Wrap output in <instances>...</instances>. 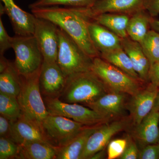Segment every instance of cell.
Returning a JSON list of instances; mask_svg holds the SVG:
<instances>
[{"mask_svg":"<svg viewBox=\"0 0 159 159\" xmlns=\"http://www.w3.org/2000/svg\"><path fill=\"white\" fill-rule=\"evenodd\" d=\"M31 10L36 17L49 20L65 31L91 58L100 57L90 37L88 23L90 19L81 8L55 6Z\"/></svg>","mask_w":159,"mask_h":159,"instance_id":"1","label":"cell"},{"mask_svg":"<svg viewBox=\"0 0 159 159\" xmlns=\"http://www.w3.org/2000/svg\"><path fill=\"white\" fill-rule=\"evenodd\" d=\"M109 92L97 74L90 70L68 77L65 87L58 98L64 102L85 106Z\"/></svg>","mask_w":159,"mask_h":159,"instance_id":"2","label":"cell"},{"mask_svg":"<svg viewBox=\"0 0 159 159\" xmlns=\"http://www.w3.org/2000/svg\"><path fill=\"white\" fill-rule=\"evenodd\" d=\"M40 70L27 76L21 75V90L17 98L23 116L42 127L49 114L40 89Z\"/></svg>","mask_w":159,"mask_h":159,"instance_id":"3","label":"cell"},{"mask_svg":"<svg viewBox=\"0 0 159 159\" xmlns=\"http://www.w3.org/2000/svg\"><path fill=\"white\" fill-rule=\"evenodd\" d=\"M58 36L57 62L66 77L92 70L93 59L86 54L68 34L60 28Z\"/></svg>","mask_w":159,"mask_h":159,"instance_id":"4","label":"cell"},{"mask_svg":"<svg viewBox=\"0 0 159 159\" xmlns=\"http://www.w3.org/2000/svg\"><path fill=\"white\" fill-rule=\"evenodd\" d=\"M92 70L111 92L123 93L132 96L142 89V81L131 77L101 57L93 58Z\"/></svg>","mask_w":159,"mask_h":159,"instance_id":"5","label":"cell"},{"mask_svg":"<svg viewBox=\"0 0 159 159\" xmlns=\"http://www.w3.org/2000/svg\"><path fill=\"white\" fill-rule=\"evenodd\" d=\"M11 48L15 55L13 63L20 75L28 76L40 69L43 57L34 35H15L11 39Z\"/></svg>","mask_w":159,"mask_h":159,"instance_id":"6","label":"cell"},{"mask_svg":"<svg viewBox=\"0 0 159 159\" xmlns=\"http://www.w3.org/2000/svg\"><path fill=\"white\" fill-rule=\"evenodd\" d=\"M43 99L50 115L66 117L85 126L101 125L111 120L93 110L78 103L64 102L58 98L43 97Z\"/></svg>","mask_w":159,"mask_h":159,"instance_id":"7","label":"cell"},{"mask_svg":"<svg viewBox=\"0 0 159 159\" xmlns=\"http://www.w3.org/2000/svg\"><path fill=\"white\" fill-rule=\"evenodd\" d=\"M84 126L66 117L49 114L42 127L47 142L57 148L67 144Z\"/></svg>","mask_w":159,"mask_h":159,"instance_id":"8","label":"cell"},{"mask_svg":"<svg viewBox=\"0 0 159 159\" xmlns=\"http://www.w3.org/2000/svg\"><path fill=\"white\" fill-rule=\"evenodd\" d=\"M59 28L51 21L36 16L34 35L43 61L56 62L59 46Z\"/></svg>","mask_w":159,"mask_h":159,"instance_id":"9","label":"cell"},{"mask_svg":"<svg viewBox=\"0 0 159 159\" xmlns=\"http://www.w3.org/2000/svg\"><path fill=\"white\" fill-rule=\"evenodd\" d=\"M109 122L99 125L89 137L80 159H90L95 153L105 148L112 137L125 129L128 125V121L126 119Z\"/></svg>","mask_w":159,"mask_h":159,"instance_id":"10","label":"cell"},{"mask_svg":"<svg viewBox=\"0 0 159 159\" xmlns=\"http://www.w3.org/2000/svg\"><path fill=\"white\" fill-rule=\"evenodd\" d=\"M67 77L56 62L43 61L39 74V85L44 97L58 98L63 91Z\"/></svg>","mask_w":159,"mask_h":159,"instance_id":"11","label":"cell"},{"mask_svg":"<svg viewBox=\"0 0 159 159\" xmlns=\"http://www.w3.org/2000/svg\"><path fill=\"white\" fill-rule=\"evenodd\" d=\"M0 15L6 14L9 17L16 35H34L36 16L33 13L24 11L15 3L14 0H1Z\"/></svg>","mask_w":159,"mask_h":159,"instance_id":"12","label":"cell"},{"mask_svg":"<svg viewBox=\"0 0 159 159\" xmlns=\"http://www.w3.org/2000/svg\"><path fill=\"white\" fill-rule=\"evenodd\" d=\"M159 91V88L150 83L145 88L141 89L131 96L127 107L135 125L142 122L152 110Z\"/></svg>","mask_w":159,"mask_h":159,"instance_id":"13","label":"cell"},{"mask_svg":"<svg viewBox=\"0 0 159 159\" xmlns=\"http://www.w3.org/2000/svg\"><path fill=\"white\" fill-rule=\"evenodd\" d=\"M145 0H98L89 8H82L89 18L102 13H119L130 15L144 9Z\"/></svg>","mask_w":159,"mask_h":159,"instance_id":"14","label":"cell"},{"mask_svg":"<svg viewBox=\"0 0 159 159\" xmlns=\"http://www.w3.org/2000/svg\"><path fill=\"white\" fill-rule=\"evenodd\" d=\"M11 122L10 138L18 145L35 141L48 142L42 128L23 115L17 120Z\"/></svg>","mask_w":159,"mask_h":159,"instance_id":"15","label":"cell"},{"mask_svg":"<svg viewBox=\"0 0 159 159\" xmlns=\"http://www.w3.org/2000/svg\"><path fill=\"white\" fill-rule=\"evenodd\" d=\"M88 29L91 40L100 54L122 48V39L104 26L90 19Z\"/></svg>","mask_w":159,"mask_h":159,"instance_id":"16","label":"cell"},{"mask_svg":"<svg viewBox=\"0 0 159 159\" xmlns=\"http://www.w3.org/2000/svg\"><path fill=\"white\" fill-rule=\"evenodd\" d=\"M126 94L111 92L85 106L111 119L121 116L125 106Z\"/></svg>","mask_w":159,"mask_h":159,"instance_id":"17","label":"cell"},{"mask_svg":"<svg viewBox=\"0 0 159 159\" xmlns=\"http://www.w3.org/2000/svg\"><path fill=\"white\" fill-rule=\"evenodd\" d=\"M159 111L153 108L138 125L134 137L142 147L159 142Z\"/></svg>","mask_w":159,"mask_h":159,"instance_id":"18","label":"cell"},{"mask_svg":"<svg viewBox=\"0 0 159 159\" xmlns=\"http://www.w3.org/2000/svg\"><path fill=\"white\" fill-rule=\"evenodd\" d=\"M122 46L130 58L134 70L142 82L148 81L150 63L140 43L127 37L122 39Z\"/></svg>","mask_w":159,"mask_h":159,"instance_id":"19","label":"cell"},{"mask_svg":"<svg viewBox=\"0 0 159 159\" xmlns=\"http://www.w3.org/2000/svg\"><path fill=\"white\" fill-rule=\"evenodd\" d=\"M99 125L84 126L67 144L57 148L55 159H80L89 138Z\"/></svg>","mask_w":159,"mask_h":159,"instance_id":"20","label":"cell"},{"mask_svg":"<svg viewBox=\"0 0 159 159\" xmlns=\"http://www.w3.org/2000/svg\"><path fill=\"white\" fill-rule=\"evenodd\" d=\"M19 145L18 159H54L57 148L47 142L35 141Z\"/></svg>","mask_w":159,"mask_h":159,"instance_id":"21","label":"cell"},{"mask_svg":"<svg viewBox=\"0 0 159 159\" xmlns=\"http://www.w3.org/2000/svg\"><path fill=\"white\" fill-rule=\"evenodd\" d=\"M129 15L119 13H102L92 16L93 20L112 31L121 39L129 37L127 27Z\"/></svg>","mask_w":159,"mask_h":159,"instance_id":"22","label":"cell"},{"mask_svg":"<svg viewBox=\"0 0 159 159\" xmlns=\"http://www.w3.org/2000/svg\"><path fill=\"white\" fill-rule=\"evenodd\" d=\"M153 17L144 9L130 15L127 27V33L131 39L139 43L149 31Z\"/></svg>","mask_w":159,"mask_h":159,"instance_id":"23","label":"cell"},{"mask_svg":"<svg viewBox=\"0 0 159 159\" xmlns=\"http://www.w3.org/2000/svg\"><path fill=\"white\" fill-rule=\"evenodd\" d=\"M21 86V75L13 63L10 62L6 70L0 73V93L17 97Z\"/></svg>","mask_w":159,"mask_h":159,"instance_id":"24","label":"cell"},{"mask_svg":"<svg viewBox=\"0 0 159 159\" xmlns=\"http://www.w3.org/2000/svg\"><path fill=\"white\" fill-rule=\"evenodd\" d=\"M100 57L134 79L142 81L134 70L130 58L122 48L101 53Z\"/></svg>","mask_w":159,"mask_h":159,"instance_id":"25","label":"cell"},{"mask_svg":"<svg viewBox=\"0 0 159 159\" xmlns=\"http://www.w3.org/2000/svg\"><path fill=\"white\" fill-rule=\"evenodd\" d=\"M0 114L11 122L21 116V110L17 97L0 93Z\"/></svg>","mask_w":159,"mask_h":159,"instance_id":"26","label":"cell"},{"mask_svg":"<svg viewBox=\"0 0 159 159\" xmlns=\"http://www.w3.org/2000/svg\"><path fill=\"white\" fill-rule=\"evenodd\" d=\"M140 43L150 65L159 61V32L149 30Z\"/></svg>","mask_w":159,"mask_h":159,"instance_id":"27","label":"cell"},{"mask_svg":"<svg viewBox=\"0 0 159 159\" xmlns=\"http://www.w3.org/2000/svg\"><path fill=\"white\" fill-rule=\"evenodd\" d=\"M98 0H36L29 6L30 9L50 6H63L69 8H89Z\"/></svg>","mask_w":159,"mask_h":159,"instance_id":"28","label":"cell"},{"mask_svg":"<svg viewBox=\"0 0 159 159\" xmlns=\"http://www.w3.org/2000/svg\"><path fill=\"white\" fill-rule=\"evenodd\" d=\"M19 145L11 139L0 137V159H16Z\"/></svg>","mask_w":159,"mask_h":159,"instance_id":"29","label":"cell"},{"mask_svg":"<svg viewBox=\"0 0 159 159\" xmlns=\"http://www.w3.org/2000/svg\"><path fill=\"white\" fill-rule=\"evenodd\" d=\"M127 144L126 139H116L111 141L107 147V159H119L124 152Z\"/></svg>","mask_w":159,"mask_h":159,"instance_id":"30","label":"cell"},{"mask_svg":"<svg viewBox=\"0 0 159 159\" xmlns=\"http://www.w3.org/2000/svg\"><path fill=\"white\" fill-rule=\"evenodd\" d=\"M138 159H159V142L143 147L139 151Z\"/></svg>","mask_w":159,"mask_h":159,"instance_id":"31","label":"cell"},{"mask_svg":"<svg viewBox=\"0 0 159 159\" xmlns=\"http://www.w3.org/2000/svg\"><path fill=\"white\" fill-rule=\"evenodd\" d=\"M11 39L12 37L7 33L0 18V55H4L5 51L11 48Z\"/></svg>","mask_w":159,"mask_h":159,"instance_id":"32","label":"cell"},{"mask_svg":"<svg viewBox=\"0 0 159 159\" xmlns=\"http://www.w3.org/2000/svg\"><path fill=\"white\" fill-rule=\"evenodd\" d=\"M139 150L136 144L129 138L127 139V144L124 152L119 158L120 159H138Z\"/></svg>","mask_w":159,"mask_h":159,"instance_id":"33","label":"cell"},{"mask_svg":"<svg viewBox=\"0 0 159 159\" xmlns=\"http://www.w3.org/2000/svg\"><path fill=\"white\" fill-rule=\"evenodd\" d=\"M143 8L154 17L159 15V0H145Z\"/></svg>","mask_w":159,"mask_h":159,"instance_id":"34","label":"cell"},{"mask_svg":"<svg viewBox=\"0 0 159 159\" xmlns=\"http://www.w3.org/2000/svg\"><path fill=\"white\" fill-rule=\"evenodd\" d=\"M148 81L159 88V61L151 65Z\"/></svg>","mask_w":159,"mask_h":159,"instance_id":"35","label":"cell"},{"mask_svg":"<svg viewBox=\"0 0 159 159\" xmlns=\"http://www.w3.org/2000/svg\"><path fill=\"white\" fill-rule=\"evenodd\" d=\"M11 123L9 119L2 115L0 116V137L10 138Z\"/></svg>","mask_w":159,"mask_h":159,"instance_id":"36","label":"cell"},{"mask_svg":"<svg viewBox=\"0 0 159 159\" xmlns=\"http://www.w3.org/2000/svg\"><path fill=\"white\" fill-rule=\"evenodd\" d=\"M9 63L10 61L4 57V55H0V73L6 70Z\"/></svg>","mask_w":159,"mask_h":159,"instance_id":"37","label":"cell"},{"mask_svg":"<svg viewBox=\"0 0 159 159\" xmlns=\"http://www.w3.org/2000/svg\"><path fill=\"white\" fill-rule=\"evenodd\" d=\"M106 152L104 149L97 152L93 155L90 159H102L105 158Z\"/></svg>","mask_w":159,"mask_h":159,"instance_id":"38","label":"cell"},{"mask_svg":"<svg viewBox=\"0 0 159 159\" xmlns=\"http://www.w3.org/2000/svg\"><path fill=\"white\" fill-rule=\"evenodd\" d=\"M151 27H152L154 30L159 32V20H154L152 18L151 22Z\"/></svg>","mask_w":159,"mask_h":159,"instance_id":"39","label":"cell"},{"mask_svg":"<svg viewBox=\"0 0 159 159\" xmlns=\"http://www.w3.org/2000/svg\"><path fill=\"white\" fill-rule=\"evenodd\" d=\"M153 107L156 109L158 111H159V91L157 95Z\"/></svg>","mask_w":159,"mask_h":159,"instance_id":"40","label":"cell"}]
</instances>
